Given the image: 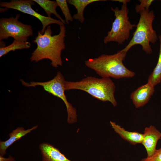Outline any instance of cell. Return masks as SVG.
<instances>
[{
  "label": "cell",
  "mask_w": 161,
  "mask_h": 161,
  "mask_svg": "<svg viewBox=\"0 0 161 161\" xmlns=\"http://www.w3.org/2000/svg\"><path fill=\"white\" fill-rule=\"evenodd\" d=\"M64 87L65 90L84 91L98 100L110 102L114 107L117 104L114 96L115 86L110 78L88 76L79 81L66 80Z\"/></svg>",
  "instance_id": "cell-3"
},
{
  "label": "cell",
  "mask_w": 161,
  "mask_h": 161,
  "mask_svg": "<svg viewBox=\"0 0 161 161\" xmlns=\"http://www.w3.org/2000/svg\"><path fill=\"white\" fill-rule=\"evenodd\" d=\"M39 4L44 10L48 17H51L52 14L54 15L64 24H66L65 20L63 19L58 14L56 10L58 4L55 1L49 0H33Z\"/></svg>",
  "instance_id": "cell-15"
},
{
  "label": "cell",
  "mask_w": 161,
  "mask_h": 161,
  "mask_svg": "<svg viewBox=\"0 0 161 161\" xmlns=\"http://www.w3.org/2000/svg\"><path fill=\"white\" fill-rule=\"evenodd\" d=\"M20 15L15 17L2 18L0 19V41L7 39L10 37L14 40L26 42L29 36L33 35V30L30 25L19 21Z\"/></svg>",
  "instance_id": "cell-7"
},
{
  "label": "cell",
  "mask_w": 161,
  "mask_h": 161,
  "mask_svg": "<svg viewBox=\"0 0 161 161\" xmlns=\"http://www.w3.org/2000/svg\"><path fill=\"white\" fill-rule=\"evenodd\" d=\"M67 2L73 5L77 9V13L74 15L73 19L78 20L81 23L84 21V11L86 7L89 4L94 2L100 1V0H68Z\"/></svg>",
  "instance_id": "cell-14"
},
{
  "label": "cell",
  "mask_w": 161,
  "mask_h": 161,
  "mask_svg": "<svg viewBox=\"0 0 161 161\" xmlns=\"http://www.w3.org/2000/svg\"><path fill=\"white\" fill-rule=\"evenodd\" d=\"M39 149L42 156V161H72L58 148L49 143H41L39 145Z\"/></svg>",
  "instance_id": "cell-11"
},
{
  "label": "cell",
  "mask_w": 161,
  "mask_h": 161,
  "mask_svg": "<svg viewBox=\"0 0 161 161\" xmlns=\"http://www.w3.org/2000/svg\"><path fill=\"white\" fill-rule=\"evenodd\" d=\"M115 1L122 3L123 4L124 3H127L130 1V0H117Z\"/></svg>",
  "instance_id": "cell-22"
},
{
  "label": "cell",
  "mask_w": 161,
  "mask_h": 161,
  "mask_svg": "<svg viewBox=\"0 0 161 161\" xmlns=\"http://www.w3.org/2000/svg\"><path fill=\"white\" fill-rule=\"evenodd\" d=\"M140 13L139 20L133 37L122 49L127 52L133 46L139 44L141 46L142 50L146 54H150L152 50L150 43H154L158 38L152 27L155 16L152 10L149 11L143 10Z\"/></svg>",
  "instance_id": "cell-4"
},
{
  "label": "cell",
  "mask_w": 161,
  "mask_h": 161,
  "mask_svg": "<svg viewBox=\"0 0 161 161\" xmlns=\"http://www.w3.org/2000/svg\"><path fill=\"white\" fill-rule=\"evenodd\" d=\"M0 161H15V159L11 155L7 158H5L3 156L0 155Z\"/></svg>",
  "instance_id": "cell-21"
},
{
  "label": "cell",
  "mask_w": 161,
  "mask_h": 161,
  "mask_svg": "<svg viewBox=\"0 0 161 161\" xmlns=\"http://www.w3.org/2000/svg\"><path fill=\"white\" fill-rule=\"evenodd\" d=\"M22 85L25 86H42L44 90L61 99L66 106L67 113V121L69 124H72L77 121L76 110L69 102L64 93V87L66 81L62 73L58 71L56 75L52 80L46 82H26L23 79L20 80Z\"/></svg>",
  "instance_id": "cell-6"
},
{
  "label": "cell",
  "mask_w": 161,
  "mask_h": 161,
  "mask_svg": "<svg viewBox=\"0 0 161 161\" xmlns=\"http://www.w3.org/2000/svg\"><path fill=\"white\" fill-rule=\"evenodd\" d=\"M143 139L142 143L145 148L147 157H150L155 153L158 140L161 138V132L153 126L146 127L144 131Z\"/></svg>",
  "instance_id": "cell-10"
},
{
  "label": "cell",
  "mask_w": 161,
  "mask_h": 161,
  "mask_svg": "<svg viewBox=\"0 0 161 161\" xmlns=\"http://www.w3.org/2000/svg\"><path fill=\"white\" fill-rule=\"evenodd\" d=\"M114 13L115 18L113 22L111 30L107 32L103 39V42L107 44L110 42H117L119 44H123L129 37L130 31L136 25L131 24L129 20V10L127 3H123L121 8L116 7L111 8Z\"/></svg>",
  "instance_id": "cell-5"
},
{
  "label": "cell",
  "mask_w": 161,
  "mask_h": 161,
  "mask_svg": "<svg viewBox=\"0 0 161 161\" xmlns=\"http://www.w3.org/2000/svg\"><path fill=\"white\" fill-rule=\"evenodd\" d=\"M158 38L160 41V48L158 61L148 79V82L151 83L154 86L161 82V35L159 36Z\"/></svg>",
  "instance_id": "cell-16"
},
{
  "label": "cell",
  "mask_w": 161,
  "mask_h": 161,
  "mask_svg": "<svg viewBox=\"0 0 161 161\" xmlns=\"http://www.w3.org/2000/svg\"><path fill=\"white\" fill-rule=\"evenodd\" d=\"M38 126L36 125L31 128L25 130L23 127H18L13 130L9 134V138L5 141L0 142V155L4 156L7 149L15 142L22 137L37 129Z\"/></svg>",
  "instance_id": "cell-12"
},
{
  "label": "cell",
  "mask_w": 161,
  "mask_h": 161,
  "mask_svg": "<svg viewBox=\"0 0 161 161\" xmlns=\"http://www.w3.org/2000/svg\"><path fill=\"white\" fill-rule=\"evenodd\" d=\"M140 161H161V147L156 150L152 156L142 159Z\"/></svg>",
  "instance_id": "cell-20"
},
{
  "label": "cell",
  "mask_w": 161,
  "mask_h": 161,
  "mask_svg": "<svg viewBox=\"0 0 161 161\" xmlns=\"http://www.w3.org/2000/svg\"><path fill=\"white\" fill-rule=\"evenodd\" d=\"M110 123L115 132L124 140L133 145L142 143L143 139V134L137 131H126L114 122L110 121Z\"/></svg>",
  "instance_id": "cell-13"
},
{
  "label": "cell",
  "mask_w": 161,
  "mask_h": 161,
  "mask_svg": "<svg viewBox=\"0 0 161 161\" xmlns=\"http://www.w3.org/2000/svg\"><path fill=\"white\" fill-rule=\"evenodd\" d=\"M154 86L148 82L131 93L130 98L136 108L142 107L148 102L154 92Z\"/></svg>",
  "instance_id": "cell-9"
},
{
  "label": "cell",
  "mask_w": 161,
  "mask_h": 161,
  "mask_svg": "<svg viewBox=\"0 0 161 161\" xmlns=\"http://www.w3.org/2000/svg\"><path fill=\"white\" fill-rule=\"evenodd\" d=\"M58 6L61 8L65 18V21L66 24H69V21H72L73 20L66 0H56Z\"/></svg>",
  "instance_id": "cell-18"
},
{
  "label": "cell",
  "mask_w": 161,
  "mask_h": 161,
  "mask_svg": "<svg viewBox=\"0 0 161 161\" xmlns=\"http://www.w3.org/2000/svg\"><path fill=\"white\" fill-rule=\"evenodd\" d=\"M60 30L58 34L52 35L51 26L49 25L43 34H41L40 31L38 32L37 36L32 41L37 46L30 58L31 62H37L44 59H48L53 67L62 66L61 52L65 48L66 30L64 25L60 26Z\"/></svg>",
  "instance_id": "cell-1"
},
{
  "label": "cell",
  "mask_w": 161,
  "mask_h": 161,
  "mask_svg": "<svg viewBox=\"0 0 161 161\" xmlns=\"http://www.w3.org/2000/svg\"><path fill=\"white\" fill-rule=\"evenodd\" d=\"M139 4H137L135 7L136 11L137 13H140L143 10H149V8L153 0H140Z\"/></svg>",
  "instance_id": "cell-19"
},
{
  "label": "cell",
  "mask_w": 161,
  "mask_h": 161,
  "mask_svg": "<svg viewBox=\"0 0 161 161\" xmlns=\"http://www.w3.org/2000/svg\"><path fill=\"white\" fill-rule=\"evenodd\" d=\"M35 4L33 0H11L10 2H1L0 5L6 8L12 9L33 16L39 19L43 27L40 31L43 34L46 28L49 24H56L60 26L64 24L61 21L51 17L45 16L36 12L31 7Z\"/></svg>",
  "instance_id": "cell-8"
},
{
  "label": "cell",
  "mask_w": 161,
  "mask_h": 161,
  "mask_svg": "<svg viewBox=\"0 0 161 161\" xmlns=\"http://www.w3.org/2000/svg\"><path fill=\"white\" fill-rule=\"evenodd\" d=\"M30 43L28 41L22 42L14 40L12 43L7 46L0 47V57L7 54L11 51H15L17 49H28L30 47Z\"/></svg>",
  "instance_id": "cell-17"
},
{
  "label": "cell",
  "mask_w": 161,
  "mask_h": 161,
  "mask_svg": "<svg viewBox=\"0 0 161 161\" xmlns=\"http://www.w3.org/2000/svg\"><path fill=\"white\" fill-rule=\"evenodd\" d=\"M127 53L122 49L111 55L103 54L86 60L85 64L101 78H131L135 72L128 69L123 63Z\"/></svg>",
  "instance_id": "cell-2"
}]
</instances>
